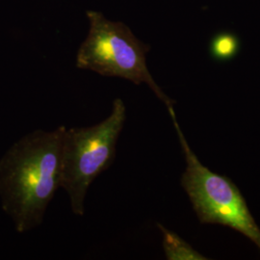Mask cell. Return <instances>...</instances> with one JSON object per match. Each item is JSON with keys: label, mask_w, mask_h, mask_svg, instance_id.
Returning <instances> with one entry per match:
<instances>
[{"label": "cell", "mask_w": 260, "mask_h": 260, "mask_svg": "<svg viewBox=\"0 0 260 260\" xmlns=\"http://www.w3.org/2000/svg\"><path fill=\"white\" fill-rule=\"evenodd\" d=\"M66 126L38 129L16 142L0 160V198L17 232L43 223L47 207L61 188Z\"/></svg>", "instance_id": "6da1fadb"}, {"label": "cell", "mask_w": 260, "mask_h": 260, "mask_svg": "<svg viewBox=\"0 0 260 260\" xmlns=\"http://www.w3.org/2000/svg\"><path fill=\"white\" fill-rule=\"evenodd\" d=\"M126 120L122 100L115 99L111 113L87 127L66 128L61 161V188L70 198L73 213L83 216L85 199L94 179L111 167Z\"/></svg>", "instance_id": "7a4b0ae2"}, {"label": "cell", "mask_w": 260, "mask_h": 260, "mask_svg": "<svg viewBox=\"0 0 260 260\" xmlns=\"http://www.w3.org/2000/svg\"><path fill=\"white\" fill-rule=\"evenodd\" d=\"M89 31L76 54V67L106 77H119L140 85L146 83L168 108L174 102L150 75L146 55L149 46L142 43L127 25L113 21L98 11H87Z\"/></svg>", "instance_id": "3957f363"}, {"label": "cell", "mask_w": 260, "mask_h": 260, "mask_svg": "<svg viewBox=\"0 0 260 260\" xmlns=\"http://www.w3.org/2000/svg\"><path fill=\"white\" fill-rule=\"evenodd\" d=\"M185 154L181 183L202 223H221L234 229L260 248V230L244 198L233 183L205 167L190 149L177 121L174 107L168 108Z\"/></svg>", "instance_id": "277c9868"}, {"label": "cell", "mask_w": 260, "mask_h": 260, "mask_svg": "<svg viewBox=\"0 0 260 260\" xmlns=\"http://www.w3.org/2000/svg\"><path fill=\"white\" fill-rule=\"evenodd\" d=\"M158 229L163 234V248L169 260H205V256L195 251L187 242L180 238L177 233L169 231L158 223Z\"/></svg>", "instance_id": "5b68a950"}, {"label": "cell", "mask_w": 260, "mask_h": 260, "mask_svg": "<svg viewBox=\"0 0 260 260\" xmlns=\"http://www.w3.org/2000/svg\"><path fill=\"white\" fill-rule=\"evenodd\" d=\"M237 47V42L232 35H220L214 39L212 44L213 54L220 58H228L233 55Z\"/></svg>", "instance_id": "8992f818"}]
</instances>
